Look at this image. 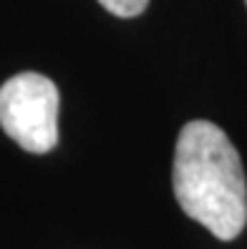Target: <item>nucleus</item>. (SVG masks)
<instances>
[{"label": "nucleus", "mask_w": 247, "mask_h": 249, "mask_svg": "<svg viewBox=\"0 0 247 249\" xmlns=\"http://www.w3.org/2000/svg\"><path fill=\"white\" fill-rule=\"evenodd\" d=\"M174 196L182 212L232 242L247 224V181L242 159L225 131L212 121L184 124L174 149Z\"/></svg>", "instance_id": "1"}, {"label": "nucleus", "mask_w": 247, "mask_h": 249, "mask_svg": "<svg viewBox=\"0 0 247 249\" xmlns=\"http://www.w3.org/2000/svg\"><path fill=\"white\" fill-rule=\"evenodd\" d=\"M56 83L36 71L16 73L0 86V126L20 149L48 154L58 143Z\"/></svg>", "instance_id": "2"}, {"label": "nucleus", "mask_w": 247, "mask_h": 249, "mask_svg": "<svg viewBox=\"0 0 247 249\" xmlns=\"http://www.w3.org/2000/svg\"><path fill=\"white\" fill-rule=\"evenodd\" d=\"M98 3L104 5L109 13L119 16V18H136V16H141V13L147 10L149 0H98Z\"/></svg>", "instance_id": "3"}, {"label": "nucleus", "mask_w": 247, "mask_h": 249, "mask_svg": "<svg viewBox=\"0 0 247 249\" xmlns=\"http://www.w3.org/2000/svg\"><path fill=\"white\" fill-rule=\"evenodd\" d=\"M245 3H247V0H245Z\"/></svg>", "instance_id": "4"}]
</instances>
